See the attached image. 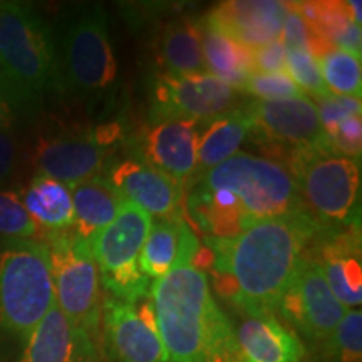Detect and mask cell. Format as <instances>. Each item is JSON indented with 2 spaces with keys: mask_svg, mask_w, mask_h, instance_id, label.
Masks as SVG:
<instances>
[{
  "mask_svg": "<svg viewBox=\"0 0 362 362\" xmlns=\"http://www.w3.org/2000/svg\"><path fill=\"white\" fill-rule=\"evenodd\" d=\"M280 315L312 341H325L346 315L347 309L334 297L322 267L307 255L297 279L280 298Z\"/></svg>",
  "mask_w": 362,
  "mask_h": 362,
  "instance_id": "8fae6325",
  "label": "cell"
},
{
  "mask_svg": "<svg viewBox=\"0 0 362 362\" xmlns=\"http://www.w3.org/2000/svg\"><path fill=\"white\" fill-rule=\"evenodd\" d=\"M56 304L44 240L0 243V329L25 341Z\"/></svg>",
  "mask_w": 362,
  "mask_h": 362,
  "instance_id": "5b68a950",
  "label": "cell"
},
{
  "mask_svg": "<svg viewBox=\"0 0 362 362\" xmlns=\"http://www.w3.org/2000/svg\"><path fill=\"white\" fill-rule=\"evenodd\" d=\"M27 214L47 233L71 230L74 223L71 189L61 181L35 175L22 194Z\"/></svg>",
  "mask_w": 362,
  "mask_h": 362,
  "instance_id": "cb8c5ba5",
  "label": "cell"
},
{
  "mask_svg": "<svg viewBox=\"0 0 362 362\" xmlns=\"http://www.w3.org/2000/svg\"><path fill=\"white\" fill-rule=\"evenodd\" d=\"M151 225V215L124 202L116 218L89 240L99 282L117 300L134 304L149 293V279L138 260Z\"/></svg>",
  "mask_w": 362,
  "mask_h": 362,
  "instance_id": "9c48e42d",
  "label": "cell"
},
{
  "mask_svg": "<svg viewBox=\"0 0 362 362\" xmlns=\"http://www.w3.org/2000/svg\"><path fill=\"white\" fill-rule=\"evenodd\" d=\"M56 304L94 342L101 324V282L88 240L72 230L45 235Z\"/></svg>",
  "mask_w": 362,
  "mask_h": 362,
  "instance_id": "ba28073f",
  "label": "cell"
},
{
  "mask_svg": "<svg viewBox=\"0 0 362 362\" xmlns=\"http://www.w3.org/2000/svg\"><path fill=\"white\" fill-rule=\"evenodd\" d=\"M243 90L260 101L272 99H287L305 96L304 90L293 83L288 72H274V74H257L253 72L243 84Z\"/></svg>",
  "mask_w": 362,
  "mask_h": 362,
  "instance_id": "f546056e",
  "label": "cell"
},
{
  "mask_svg": "<svg viewBox=\"0 0 362 362\" xmlns=\"http://www.w3.org/2000/svg\"><path fill=\"white\" fill-rule=\"evenodd\" d=\"M198 185L233 194L253 223L304 210L291 170L270 158L235 153L203 173Z\"/></svg>",
  "mask_w": 362,
  "mask_h": 362,
  "instance_id": "52a82bcc",
  "label": "cell"
},
{
  "mask_svg": "<svg viewBox=\"0 0 362 362\" xmlns=\"http://www.w3.org/2000/svg\"><path fill=\"white\" fill-rule=\"evenodd\" d=\"M291 173L300 193L302 208L324 230L354 225L359 215V161L329 148L327 139L291 155Z\"/></svg>",
  "mask_w": 362,
  "mask_h": 362,
  "instance_id": "8992f818",
  "label": "cell"
},
{
  "mask_svg": "<svg viewBox=\"0 0 362 362\" xmlns=\"http://www.w3.org/2000/svg\"><path fill=\"white\" fill-rule=\"evenodd\" d=\"M252 69L257 74H274V72H287L285 66V45L282 40H275L262 47L250 49Z\"/></svg>",
  "mask_w": 362,
  "mask_h": 362,
  "instance_id": "d6a6232c",
  "label": "cell"
},
{
  "mask_svg": "<svg viewBox=\"0 0 362 362\" xmlns=\"http://www.w3.org/2000/svg\"><path fill=\"white\" fill-rule=\"evenodd\" d=\"M160 56L168 74H208L197 21L170 22L161 34Z\"/></svg>",
  "mask_w": 362,
  "mask_h": 362,
  "instance_id": "d4e9b609",
  "label": "cell"
},
{
  "mask_svg": "<svg viewBox=\"0 0 362 362\" xmlns=\"http://www.w3.org/2000/svg\"><path fill=\"white\" fill-rule=\"evenodd\" d=\"M21 110L16 106L11 96L4 89H0V129L7 126L16 124L17 116L21 115Z\"/></svg>",
  "mask_w": 362,
  "mask_h": 362,
  "instance_id": "e575fe53",
  "label": "cell"
},
{
  "mask_svg": "<svg viewBox=\"0 0 362 362\" xmlns=\"http://www.w3.org/2000/svg\"><path fill=\"white\" fill-rule=\"evenodd\" d=\"M103 325L115 362H170L158 330L143 322L133 304L107 297L103 305Z\"/></svg>",
  "mask_w": 362,
  "mask_h": 362,
  "instance_id": "2e32d148",
  "label": "cell"
},
{
  "mask_svg": "<svg viewBox=\"0 0 362 362\" xmlns=\"http://www.w3.org/2000/svg\"><path fill=\"white\" fill-rule=\"evenodd\" d=\"M324 230L305 210L252 223L233 238L206 237L218 293L242 312L274 314Z\"/></svg>",
  "mask_w": 362,
  "mask_h": 362,
  "instance_id": "6da1fadb",
  "label": "cell"
},
{
  "mask_svg": "<svg viewBox=\"0 0 362 362\" xmlns=\"http://www.w3.org/2000/svg\"><path fill=\"white\" fill-rule=\"evenodd\" d=\"M69 189L74 208L71 230L88 242L116 218L124 203L117 189L101 176L72 185Z\"/></svg>",
  "mask_w": 362,
  "mask_h": 362,
  "instance_id": "44dd1931",
  "label": "cell"
},
{
  "mask_svg": "<svg viewBox=\"0 0 362 362\" xmlns=\"http://www.w3.org/2000/svg\"><path fill=\"white\" fill-rule=\"evenodd\" d=\"M288 2L232 0L206 16L208 22L245 49H257L280 39Z\"/></svg>",
  "mask_w": 362,
  "mask_h": 362,
  "instance_id": "5bb4252c",
  "label": "cell"
},
{
  "mask_svg": "<svg viewBox=\"0 0 362 362\" xmlns=\"http://www.w3.org/2000/svg\"><path fill=\"white\" fill-rule=\"evenodd\" d=\"M202 133H198V165L197 170L206 173L221 161L228 160L238 153L240 144L245 141L253 129V119L245 106L233 107L215 119L203 123Z\"/></svg>",
  "mask_w": 362,
  "mask_h": 362,
  "instance_id": "7402d4cb",
  "label": "cell"
},
{
  "mask_svg": "<svg viewBox=\"0 0 362 362\" xmlns=\"http://www.w3.org/2000/svg\"><path fill=\"white\" fill-rule=\"evenodd\" d=\"M315 107L325 134L336 128L346 117L359 116L362 106L361 98L336 96V94L329 93L325 96L315 98Z\"/></svg>",
  "mask_w": 362,
  "mask_h": 362,
  "instance_id": "4dcf8cb0",
  "label": "cell"
},
{
  "mask_svg": "<svg viewBox=\"0 0 362 362\" xmlns=\"http://www.w3.org/2000/svg\"><path fill=\"white\" fill-rule=\"evenodd\" d=\"M107 181L124 202H129L160 220L180 218V183L141 160H123L110 170Z\"/></svg>",
  "mask_w": 362,
  "mask_h": 362,
  "instance_id": "9a60e30c",
  "label": "cell"
},
{
  "mask_svg": "<svg viewBox=\"0 0 362 362\" xmlns=\"http://www.w3.org/2000/svg\"><path fill=\"white\" fill-rule=\"evenodd\" d=\"M149 296L170 362H243L235 330L211 296L205 272L176 267L153 280Z\"/></svg>",
  "mask_w": 362,
  "mask_h": 362,
  "instance_id": "7a4b0ae2",
  "label": "cell"
},
{
  "mask_svg": "<svg viewBox=\"0 0 362 362\" xmlns=\"http://www.w3.org/2000/svg\"><path fill=\"white\" fill-rule=\"evenodd\" d=\"M280 37H282L280 40H282L285 47L309 49V27H307L304 17L298 12L297 4H288Z\"/></svg>",
  "mask_w": 362,
  "mask_h": 362,
  "instance_id": "836d02e7",
  "label": "cell"
},
{
  "mask_svg": "<svg viewBox=\"0 0 362 362\" xmlns=\"http://www.w3.org/2000/svg\"><path fill=\"white\" fill-rule=\"evenodd\" d=\"M243 362H298L304 346L270 312H242L237 332Z\"/></svg>",
  "mask_w": 362,
  "mask_h": 362,
  "instance_id": "d6986e66",
  "label": "cell"
},
{
  "mask_svg": "<svg viewBox=\"0 0 362 362\" xmlns=\"http://www.w3.org/2000/svg\"><path fill=\"white\" fill-rule=\"evenodd\" d=\"M319 66L325 88L330 94L361 98V57L341 49H332L319 59Z\"/></svg>",
  "mask_w": 362,
  "mask_h": 362,
  "instance_id": "484cf974",
  "label": "cell"
},
{
  "mask_svg": "<svg viewBox=\"0 0 362 362\" xmlns=\"http://www.w3.org/2000/svg\"><path fill=\"white\" fill-rule=\"evenodd\" d=\"M347 6H349V12L352 16V19H354V22L357 25H361V6L362 4L359 2V0H351V2H347Z\"/></svg>",
  "mask_w": 362,
  "mask_h": 362,
  "instance_id": "d590c367",
  "label": "cell"
},
{
  "mask_svg": "<svg viewBox=\"0 0 362 362\" xmlns=\"http://www.w3.org/2000/svg\"><path fill=\"white\" fill-rule=\"evenodd\" d=\"M285 66L293 83L305 93L314 98H320L329 94L320 72L319 59L309 49L285 47Z\"/></svg>",
  "mask_w": 362,
  "mask_h": 362,
  "instance_id": "f1b7e54d",
  "label": "cell"
},
{
  "mask_svg": "<svg viewBox=\"0 0 362 362\" xmlns=\"http://www.w3.org/2000/svg\"><path fill=\"white\" fill-rule=\"evenodd\" d=\"M237 90L210 74H158L151 89L149 123L189 119L198 124L232 111Z\"/></svg>",
  "mask_w": 362,
  "mask_h": 362,
  "instance_id": "30bf717a",
  "label": "cell"
},
{
  "mask_svg": "<svg viewBox=\"0 0 362 362\" xmlns=\"http://www.w3.org/2000/svg\"><path fill=\"white\" fill-rule=\"evenodd\" d=\"M197 24L208 74L223 81L235 90L242 89L248 76L253 74L250 49H245L221 34L208 22L206 17L197 21Z\"/></svg>",
  "mask_w": 362,
  "mask_h": 362,
  "instance_id": "603a6c76",
  "label": "cell"
},
{
  "mask_svg": "<svg viewBox=\"0 0 362 362\" xmlns=\"http://www.w3.org/2000/svg\"><path fill=\"white\" fill-rule=\"evenodd\" d=\"M110 148L103 146L93 129L66 131L40 138L34 163L37 175L61 181L66 187L98 176Z\"/></svg>",
  "mask_w": 362,
  "mask_h": 362,
  "instance_id": "4fadbf2b",
  "label": "cell"
},
{
  "mask_svg": "<svg viewBox=\"0 0 362 362\" xmlns=\"http://www.w3.org/2000/svg\"><path fill=\"white\" fill-rule=\"evenodd\" d=\"M198 123L189 119L161 121L149 126L144 134V163L185 183L198 165Z\"/></svg>",
  "mask_w": 362,
  "mask_h": 362,
  "instance_id": "e0dca14e",
  "label": "cell"
},
{
  "mask_svg": "<svg viewBox=\"0 0 362 362\" xmlns=\"http://www.w3.org/2000/svg\"><path fill=\"white\" fill-rule=\"evenodd\" d=\"M21 158V141L16 124L0 129V188L12 180Z\"/></svg>",
  "mask_w": 362,
  "mask_h": 362,
  "instance_id": "1f68e13d",
  "label": "cell"
},
{
  "mask_svg": "<svg viewBox=\"0 0 362 362\" xmlns=\"http://www.w3.org/2000/svg\"><path fill=\"white\" fill-rule=\"evenodd\" d=\"M19 362H98V351L54 304L24 341Z\"/></svg>",
  "mask_w": 362,
  "mask_h": 362,
  "instance_id": "ac0fdd59",
  "label": "cell"
},
{
  "mask_svg": "<svg viewBox=\"0 0 362 362\" xmlns=\"http://www.w3.org/2000/svg\"><path fill=\"white\" fill-rule=\"evenodd\" d=\"M0 79L21 111L61 94L51 27L25 2H0Z\"/></svg>",
  "mask_w": 362,
  "mask_h": 362,
  "instance_id": "3957f363",
  "label": "cell"
},
{
  "mask_svg": "<svg viewBox=\"0 0 362 362\" xmlns=\"http://www.w3.org/2000/svg\"><path fill=\"white\" fill-rule=\"evenodd\" d=\"M327 341L329 362L362 361V314L359 309L347 310Z\"/></svg>",
  "mask_w": 362,
  "mask_h": 362,
  "instance_id": "83f0119b",
  "label": "cell"
},
{
  "mask_svg": "<svg viewBox=\"0 0 362 362\" xmlns=\"http://www.w3.org/2000/svg\"><path fill=\"white\" fill-rule=\"evenodd\" d=\"M200 245L183 218L160 220L151 225L139 253V269L148 279L158 280L180 265H192Z\"/></svg>",
  "mask_w": 362,
  "mask_h": 362,
  "instance_id": "ffe728a7",
  "label": "cell"
},
{
  "mask_svg": "<svg viewBox=\"0 0 362 362\" xmlns=\"http://www.w3.org/2000/svg\"><path fill=\"white\" fill-rule=\"evenodd\" d=\"M61 93L101 101L116 89L117 62L107 16L99 4L74 7L54 35Z\"/></svg>",
  "mask_w": 362,
  "mask_h": 362,
  "instance_id": "277c9868",
  "label": "cell"
},
{
  "mask_svg": "<svg viewBox=\"0 0 362 362\" xmlns=\"http://www.w3.org/2000/svg\"><path fill=\"white\" fill-rule=\"evenodd\" d=\"M39 225L27 214L19 193L0 188V238L39 240Z\"/></svg>",
  "mask_w": 362,
  "mask_h": 362,
  "instance_id": "4316f807",
  "label": "cell"
},
{
  "mask_svg": "<svg viewBox=\"0 0 362 362\" xmlns=\"http://www.w3.org/2000/svg\"><path fill=\"white\" fill-rule=\"evenodd\" d=\"M253 119L252 133L257 139L275 148H312L325 141V134L310 98L272 99L247 104Z\"/></svg>",
  "mask_w": 362,
  "mask_h": 362,
  "instance_id": "7c38bea8",
  "label": "cell"
}]
</instances>
